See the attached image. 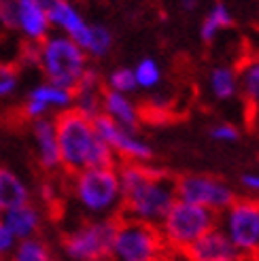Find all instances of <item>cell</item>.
I'll return each mask as SVG.
<instances>
[{"mask_svg":"<svg viewBox=\"0 0 259 261\" xmlns=\"http://www.w3.org/2000/svg\"><path fill=\"white\" fill-rule=\"evenodd\" d=\"M117 172L121 182L123 217L149 225H160V221L176 202L174 178L168 176L164 170L149 166V162H123Z\"/></svg>","mask_w":259,"mask_h":261,"instance_id":"6da1fadb","label":"cell"},{"mask_svg":"<svg viewBox=\"0 0 259 261\" xmlns=\"http://www.w3.org/2000/svg\"><path fill=\"white\" fill-rule=\"evenodd\" d=\"M54 121L58 132L62 170L74 174L79 170H85V168L117 164V158H115L111 147L100 138L94 119H89L74 109H68L58 113Z\"/></svg>","mask_w":259,"mask_h":261,"instance_id":"7a4b0ae2","label":"cell"},{"mask_svg":"<svg viewBox=\"0 0 259 261\" xmlns=\"http://www.w3.org/2000/svg\"><path fill=\"white\" fill-rule=\"evenodd\" d=\"M70 189L81 211L96 219L113 217L121 211V182L117 166L85 168L74 172Z\"/></svg>","mask_w":259,"mask_h":261,"instance_id":"3957f363","label":"cell"},{"mask_svg":"<svg viewBox=\"0 0 259 261\" xmlns=\"http://www.w3.org/2000/svg\"><path fill=\"white\" fill-rule=\"evenodd\" d=\"M89 58L85 51L72 41L70 36L60 32L49 34L41 41V54H38V70L43 72L45 81L72 89L81 74L89 66Z\"/></svg>","mask_w":259,"mask_h":261,"instance_id":"277c9868","label":"cell"},{"mask_svg":"<svg viewBox=\"0 0 259 261\" xmlns=\"http://www.w3.org/2000/svg\"><path fill=\"white\" fill-rule=\"evenodd\" d=\"M217 221H219L217 213L176 198V202L170 206V211L160 221L158 229L164 238L166 249L183 253L189 244H193L206 231L217 227Z\"/></svg>","mask_w":259,"mask_h":261,"instance_id":"5b68a950","label":"cell"},{"mask_svg":"<svg viewBox=\"0 0 259 261\" xmlns=\"http://www.w3.org/2000/svg\"><path fill=\"white\" fill-rule=\"evenodd\" d=\"M166 244L158 225L121 217L115 227L111 259L113 261H162Z\"/></svg>","mask_w":259,"mask_h":261,"instance_id":"8992f818","label":"cell"},{"mask_svg":"<svg viewBox=\"0 0 259 261\" xmlns=\"http://www.w3.org/2000/svg\"><path fill=\"white\" fill-rule=\"evenodd\" d=\"M117 219H89L64 233L62 251L70 261H107L111 259V246Z\"/></svg>","mask_w":259,"mask_h":261,"instance_id":"52a82bcc","label":"cell"},{"mask_svg":"<svg viewBox=\"0 0 259 261\" xmlns=\"http://www.w3.org/2000/svg\"><path fill=\"white\" fill-rule=\"evenodd\" d=\"M217 223L242 257H259V198H236Z\"/></svg>","mask_w":259,"mask_h":261,"instance_id":"ba28073f","label":"cell"},{"mask_svg":"<svg viewBox=\"0 0 259 261\" xmlns=\"http://www.w3.org/2000/svg\"><path fill=\"white\" fill-rule=\"evenodd\" d=\"M176 198L209 208L213 213H223L236 200V193L225 180L209 174H185L174 180Z\"/></svg>","mask_w":259,"mask_h":261,"instance_id":"9c48e42d","label":"cell"},{"mask_svg":"<svg viewBox=\"0 0 259 261\" xmlns=\"http://www.w3.org/2000/svg\"><path fill=\"white\" fill-rule=\"evenodd\" d=\"M94 125L98 129L100 138L111 147L117 160L123 162H138V164H147L153 158V149L149 142L138 134V129H130L119 123L111 121L109 117L98 115L94 117Z\"/></svg>","mask_w":259,"mask_h":261,"instance_id":"30bf717a","label":"cell"},{"mask_svg":"<svg viewBox=\"0 0 259 261\" xmlns=\"http://www.w3.org/2000/svg\"><path fill=\"white\" fill-rule=\"evenodd\" d=\"M68 109H72V89L54 85L49 81L34 85L21 104V113L30 121H36L41 117H49L51 113H62Z\"/></svg>","mask_w":259,"mask_h":261,"instance_id":"8fae6325","label":"cell"},{"mask_svg":"<svg viewBox=\"0 0 259 261\" xmlns=\"http://www.w3.org/2000/svg\"><path fill=\"white\" fill-rule=\"evenodd\" d=\"M187 261H240L242 255L221 227H213L183 251Z\"/></svg>","mask_w":259,"mask_h":261,"instance_id":"7c38bea8","label":"cell"},{"mask_svg":"<svg viewBox=\"0 0 259 261\" xmlns=\"http://www.w3.org/2000/svg\"><path fill=\"white\" fill-rule=\"evenodd\" d=\"M15 23L23 41L41 43L51 34L49 9L41 0H15Z\"/></svg>","mask_w":259,"mask_h":261,"instance_id":"4fadbf2b","label":"cell"},{"mask_svg":"<svg viewBox=\"0 0 259 261\" xmlns=\"http://www.w3.org/2000/svg\"><path fill=\"white\" fill-rule=\"evenodd\" d=\"M102 94H105V79L96 68L87 66L72 87V109L94 119L102 113Z\"/></svg>","mask_w":259,"mask_h":261,"instance_id":"5bb4252c","label":"cell"},{"mask_svg":"<svg viewBox=\"0 0 259 261\" xmlns=\"http://www.w3.org/2000/svg\"><path fill=\"white\" fill-rule=\"evenodd\" d=\"M32 136H34L38 166L47 172L60 170L62 164H60V147H58V132L54 117H41V119L32 121Z\"/></svg>","mask_w":259,"mask_h":261,"instance_id":"9a60e30c","label":"cell"},{"mask_svg":"<svg viewBox=\"0 0 259 261\" xmlns=\"http://www.w3.org/2000/svg\"><path fill=\"white\" fill-rule=\"evenodd\" d=\"M102 115L130 129H138L142 123V113L138 104L130 98V94H121V91H113L107 87L102 94Z\"/></svg>","mask_w":259,"mask_h":261,"instance_id":"2e32d148","label":"cell"},{"mask_svg":"<svg viewBox=\"0 0 259 261\" xmlns=\"http://www.w3.org/2000/svg\"><path fill=\"white\" fill-rule=\"evenodd\" d=\"M0 219H3V223L7 225V229L11 231V236L15 238L17 242L25 240V238L38 236L41 225H43V215L32 202L0 213Z\"/></svg>","mask_w":259,"mask_h":261,"instance_id":"e0dca14e","label":"cell"},{"mask_svg":"<svg viewBox=\"0 0 259 261\" xmlns=\"http://www.w3.org/2000/svg\"><path fill=\"white\" fill-rule=\"evenodd\" d=\"M47 9H49L51 30H56L64 36H70L72 41H76L87 28V21L81 9L74 5V0H56Z\"/></svg>","mask_w":259,"mask_h":261,"instance_id":"ac0fdd59","label":"cell"},{"mask_svg":"<svg viewBox=\"0 0 259 261\" xmlns=\"http://www.w3.org/2000/svg\"><path fill=\"white\" fill-rule=\"evenodd\" d=\"M30 202V187L9 168H0V213Z\"/></svg>","mask_w":259,"mask_h":261,"instance_id":"d6986e66","label":"cell"},{"mask_svg":"<svg viewBox=\"0 0 259 261\" xmlns=\"http://www.w3.org/2000/svg\"><path fill=\"white\" fill-rule=\"evenodd\" d=\"M238 91L259 119V56H251L238 66Z\"/></svg>","mask_w":259,"mask_h":261,"instance_id":"ffe728a7","label":"cell"},{"mask_svg":"<svg viewBox=\"0 0 259 261\" xmlns=\"http://www.w3.org/2000/svg\"><path fill=\"white\" fill-rule=\"evenodd\" d=\"M79 45L87 58L92 60H102L109 56V51L113 49V32L107 25H98V23H87V28L83 34L76 38Z\"/></svg>","mask_w":259,"mask_h":261,"instance_id":"44dd1931","label":"cell"},{"mask_svg":"<svg viewBox=\"0 0 259 261\" xmlns=\"http://www.w3.org/2000/svg\"><path fill=\"white\" fill-rule=\"evenodd\" d=\"M231 23H234V17H231V11L227 9V5L225 3H215L209 9V13L204 15L202 23H200V38L209 45L223 30H227Z\"/></svg>","mask_w":259,"mask_h":261,"instance_id":"7402d4cb","label":"cell"},{"mask_svg":"<svg viewBox=\"0 0 259 261\" xmlns=\"http://www.w3.org/2000/svg\"><path fill=\"white\" fill-rule=\"evenodd\" d=\"M209 91L217 100H231L238 94V72L231 66H215L209 74Z\"/></svg>","mask_w":259,"mask_h":261,"instance_id":"603a6c76","label":"cell"},{"mask_svg":"<svg viewBox=\"0 0 259 261\" xmlns=\"http://www.w3.org/2000/svg\"><path fill=\"white\" fill-rule=\"evenodd\" d=\"M11 261H56L49 244L38 236L15 242L11 251Z\"/></svg>","mask_w":259,"mask_h":261,"instance_id":"cb8c5ba5","label":"cell"},{"mask_svg":"<svg viewBox=\"0 0 259 261\" xmlns=\"http://www.w3.org/2000/svg\"><path fill=\"white\" fill-rule=\"evenodd\" d=\"M132 70H134L136 87L140 89H153L162 83V68L153 58H142Z\"/></svg>","mask_w":259,"mask_h":261,"instance_id":"d4e9b609","label":"cell"},{"mask_svg":"<svg viewBox=\"0 0 259 261\" xmlns=\"http://www.w3.org/2000/svg\"><path fill=\"white\" fill-rule=\"evenodd\" d=\"M107 89L113 91H121V94H132L136 91V79H134V70L127 66H119L107 74Z\"/></svg>","mask_w":259,"mask_h":261,"instance_id":"484cf974","label":"cell"},{"mask_svg":"<svg viewBox=\"0 0 259 261\" xmlns=\"http://www.w3.org/2000/svg\"><path fill=\"white\" fill-rule=\"evenodd\" d=\"M17 85H19L17 70L13 66H0V100L15 94Z\"/></svg>","mask_w":259,"mask_h":261,"instance_id":"4316f807","label":"cell"},{"mask_svg":"<svg viewBox=\"0 0 259 261\" xmlns=\"http://www.w3.org/2000/svg\"><path fill=\"white\" fill-rule=\"evenodd\" d=\"M0 32H17L15 0H0Z\"/></svg>","mask_w":259,"mask_h":261,"instance_id":"83f0119b","label":"cell"},{"mask_svg":"<svg viewBox=\"0 0 259 261\" xmlns=\"http://www.w3.org/2000/svg\"><path fill=\"white\" fill-rule=\"evenodd\" d=\"M209 134L213 140L217 142H236L240 138V132H238V127L236 125H231L227 121H221V123H217L209 129Z\"/></svg>","mask_w":259,"mask_h":261,"instance_id":"f1b7e54d","label":"cell"},{"mask_svg":"<svg viewBox=\"0 0 259 261\" xmlns=\"http://www.w3.org/2000/svg\"><path fill=\"white\" fill-rule=\"evenodd\" d=\"M15 238L11 236V231L7 229V225L3 223V219H0V257H5L13 251V246H15Z\"/></svg>","mask_w":259,"mask_h":261,"instance_id":"f546056e","label":"cell"},{"mask_svg":"<svg viewBox=\"0 0 259 261\" xmlns=\"http://www.w3.org/2000/svg\"><path fill=\"white\" fill-rule=\"evenodd\" d=\"M240 185L242 189L255 195V198H259V172H247V174H242L240 176Z\"/></svg>","mask_w":259,"mask_h":261,"instance_id":"4dcf8cb0","label":"cell"},{"mask_svg":"<svg viewBox=\"0 0 259 261\" xmlns=\"http://www.w3.org/2000/svg\"><path fill=\"white\" fill-rule=\"evenodd\" d=\"M178 3H180V9H183V11H193L198 7L200 0H178Z\"/></svg>","mask_w":259,"mask_h":261,"instance_id":"1f68e13d","label":"cell"},{"mask_svg":"<svg viewBox=\"0 0 259 261\" xmlns=\"http://www.w3.org/2000/svg\"><path fill=\"white\" fill-rule=\"evenodd\" d=\"M41 3H43V5H47V7H49V5H51V3H56V0H41Z\"/></svg>","mask_w":259,"mask_h":261,"instance_id":"d6a6232c","label":"cell"},{"mask_svg":"<svg viewBox=\"0 0 259 261\" xmlns=\"http://www.w3.org/2000/svg\"><path fill=\"white\" fill-rule=\"evenodd\" d=\"M257 121H259V119H257ZM257 129H259V125H257Z\"/></svg>","mask_w":259,"mask_h":261,"instance_id":"836d02e7","label":"cell"},{"mask_svg":"<svg viewBox=\"0 0 259 261\" xmlns=\"http://www.w3.org/2000/svg\"><path fill=\"white\" fill-rule=\"evenodd\" d=\"M0 261H3V257H0Z\"/></svg>","mask_w":259,"mask_h":261,"instance_id":"e575fe53","label":"cell"}]
</instances>
